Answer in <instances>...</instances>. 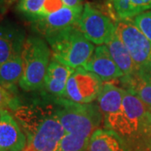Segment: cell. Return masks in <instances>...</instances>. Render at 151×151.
Instances as JSON below:
<instances>
[{"label":"cell","instance_id":"obj_1","mask_svg":"<svg viewBox=\"0 0 151 151\" xmlns=\"http://www.w3.org/2000/svg\"><path fill=\"white\" fill-rule=\"evenodd\" d=\"M14 117L26 135L24 151H55L65 131L52 103L20 105Z\"/></svg>","mask_w":151,"mask_h":151},{"label":"cell","instance_id":"obj_2","mask_svg":"<svg viewBox=\"0 0 151 151\" xmlns=\"http://www.w3.org/2000/svg\"><path fill=\"white\" fill-rule=\"evenodd\" d=\"M130 151H151V110L130 89H126L119 113L103 119Z\"/></svg>","mask_w":151,"mask_h":151},{"label":"cell","instance_id":"obj_3","mask_svg":"<svg viewBox=\"0 0 151 151\" xmlns=\"http://www.w3.org/2000/svg\"><path fill=\"white\" fill-rule=\"evenodd\" d=\"M55 60L72 69L81 67L92 56L94 45L87 40L76 25L45 36Z\"/></svg>","mask_w":151,"mask_h":151},{"label":"cell","instance_id":"obj_4","mask_svg":"<svg viewBox=\"0 0 151 151\" xmlns=\"http://www.w3.org/2000/svg\"><path fill=\"white\" fill-rule=\"evenodd\" d=\"M53 101L65 133L90 139L99 129L103 115L98 104L76 103L64 97H55Z\"/></svg>","mask_w":151,"mask_h":151},{"label":"cell","instance_id":"obj_5","mask_svg":"<svg viewBox=\"0 0 151 151\" xmlns=\"http://www.w3.org/2000/svg\"><path fill=\"white\" fill-rule=\"evenodd\" d=\"M50 49L41 38H26L22 50L23 74L19 86L24 92L40 90L50 64Z\"/></svg>","mask_w":151,"mask_h":151},{"label":"cell","instance_id":"obj_6","mask_svg":"<svg viewBox=\"0 0 151 151\" xmlns=\"http://www.w3.org/2000/svg\"><path fill=\"white\" fill-rule=\"evenodd\" d=\"M116 33L129 50L137 70L151 66V42L135 25L133 19L115 22Z\"/></svg>","mask_w":151,"mask_h":151},{"label":"cell","instance_id":"obj_7","mask_svg":"<svg viewBox=\"0 0 151 151\" xmlns=\"http://www.w3.org/2000/svg\"><path fill=\"white\" fill-rule=\"evenodd\" d=\"M76 26L87 40L93 45H107L116 33V25L111 18L86 4Z\"/></svg>","mask_w":151,"mask_h":151},{"label":"cell","instance_id":"obj_8","mask_svg":"<svg viewBox=\"0 0 151 151\" xmlns=\"http://www.w3.org/2000/svg\"><path fill=\"white\" fill-rule=\"evenodd\" d=\"M103 84L99 76L78 67L70 75L63 97L76 103H91L97 99Z\"/></svg>","mask_w":151,"mask_h":151},{"label":"cell","instance_id":"obj_9","mask_svg":"<svg viewBox=\"0 0 151 151\" xmlns=\"http://www.w3.org/2000/svg\"><path fill=\"white\" fill-rule=\"evenodd\" d=\"M83 9L82 5L77 7L64 6L55 12L33 21V25L38 32L45 36L70 26L76 25Z\"/></svg>","mask_w":151,"mask_h":151},{"label":"cell","instance_id":"obj_10","mask_svg":"<svg viewBox=\"0 0 151 151\" xmlns=\"http://www.w3.org/2000/svg\"><path fill=\"white\" fill-rule=\"evenodd\" d=\"M27 144L14 116L9 110L0 109V151H24Z\"/></svg>","mask_w":151,"mask_h":151},{"label":"cell","instance_id":"obj_11","mask_svg":"<svg viewBox=\"0 0 151 151\" xmlns=\"http://www.w3.org/2000/svg\"><path fill=\"white\" fill-rule=\"evenodd\" d=\"M82 67L99 76L103 81H110L124 76L114 62L106 45L97 46L92 56Z\"/></svg>","mask_w":151,"mask_h":151},{"label":"cell","instance_id":"obj_12","mask_svg":"<svg viewBox=\"0 0 151 151\" xmlns=\"http://www.w3.org/2000/svg\"><path fill=\"white\" fill-rule=\"evenodd\" d=\"M25 40L22 28L11 23L0 24V65L21 54Z\"/></svg>","mask_w":151,"mask_h":151},{"label":"cell","instance_id":"obj_13","mask_svg":"<svg viewBox=\"0 0 151 151\" xmlns=\"http://www.w3.org/2000/svg\"><path fill=\"white\" fill-rule=\"evenodd\" d=\"M75 69L52 60L44 80L43 87L45 92L55 97H63L65 87L70 75Z\"/></svg>","mask_w":151,"mask_h":151},{"label":"cell","instance_id":"obj_14","mask_svg":"<svg viewBox=\"0 0 151 151\" xmlns=\"http://www.w3.org/2000/svg\"><path fill=\"white\" fill-rule=\"evenodd\" d=\"M126 89L114 85L110 81L103 84L97 97L98 106L103 115V119L119 113L123 107Z\"/></svg>","mask_w":151,"mask_h":151},{"label":"cell","instance_id":"obj_15","mask_svg":"<svg viewBox=\"0 0 151 151\" xmlns=\"http://www.w3.org/2000/svg\"><path fill=\"white\" fill-rule=\"evenodd\" d=\"M124 88L130 89L151 110V67L139 69L133 75L121 77Z\"/></svg>","mask_w":151,"mask_h":151},{"label":"cell","instance_id":"obj_16","mask_svg":"<svg viewBox=\"0 0 151 151\" xmlns=\"http://www.w3.org/2000/svg\"><path fill=\"white\" fill-rule=\"evenodd\" d=\"M109 14L116 22L132 19L144 11L151 9V0H108Z\"/></svg>","mask_w":151,"mask_h":151},{"label":"cell","instance_id":"obj_17","mask_svg":"<svg viewBox=\"0 0 151 151\" xmlns=\"http://www.w3.org/2000/svg\"><path fill=\"white\" fill-rule=\"evenodd\" d=\"M87 151H130L122 139L113 130L99 129L92 135Z\"/></svg>","mask_w":151,"mask_h":151},{"label":"cell","instance_id":"obj_18","mask_svg":"<svg viewBox=\"0 0 151 151\" xmlns=\"http://www.w3.org/2000/svg\"><path fill=\"white\" fill-rule=\"evenodd\" d=\"M22 55H17L0 65V85L14 93L23 74Z\"/></svg>","mask_w":151,"mask_h":151},{"label":"cell","instance_id":"obj_19","mask_svg":"<svg viewBox=\"0 0 151 151\" xmlns=\"http://www.w3.org/2000/svg\"><path fill=\"white\" fill-rule=\"evenodd\" d=\"M106 45L108 46V50L114 62L122 70L124 76L133 75L137 70V67L129 50L119 39L117 33L114 34L113 38Z\"/></svg>","mask_w":151,"mask_h":151},{"label":"cell","instance_id":"obj_20","mask_svg":"<svg viewBox=\"0 0 151 151\" xmlns=\"http://www.w3.org/2000/svg\"><path fill=\"white\" fill-rule=\"evenodd\" d=\"M90 139L65 133L55 151H87Z\"/></svg>","mask_w":151,"mask_h":151},{"label":"cell","instance_id":"obj_21","mask_svg":"<svg viewBox=\"0 0 151 151\" xmlns=\"http://www.w3.org/2000/svg\"><path fill=\"white\" fill-rule=\"evenodd\" d=\"M46 0H19L17 4V10L32 21L40 17Z\"/></svg>","mask_w":151,"mask_h":151},{"label":"cell","instance_id":"obj_22","mask_svg":"<svg viewBox=\"0 0 151 151\" xmlns=\"http://www.w3.org/2000/svg\"><path fill=\"white\" fill-rule=\"evenodd\" d=\"M20 105L21 102L14 93H12L0 85V109H7L14 113Z\"/></svg>","mask_w":151,"mask_h":151},{"label":"cell","instance_id":"obj_23","mask_svg":"<svg viewBox=\"0 0 151 151\" xmlns=\"http://www.w3.org/2000/svg\"><path fill=\"white\" fill-rule=\"evenodd\" d=\"M133 19L135 25L151 42V11L141 13Z\"/></svg>","mask_w":151,"mask_h":151},{"label":"cell","instance_id":"obj_24","mask_svg":"<svg viewBox=\"0 0 151 151\" xmlns=\"http://www.w3.org/2000/svg\"><path fill=\"white\" fill-rule=\"evenodd\" d=\"M65 5H64V4L62 3L61 0H46L45 4H44L43 8H42V10L40 12V14L39 18L46 16L50 14L61 9Z\"/></svg>","mask_w":151,"mask_h":151},{"label":"cell","instance_id":"obj_25","mask_svg":"<svg viewBox=\"0 0 151 151\" xmlns=\"http://www.w3.org/2000/svg\"><path fill=\"white\" fill-rule=\"evenodd\" d=\"M17 1L18 0H0V14H5L8 9Z\"/></svg>","mask_w":151,"mask_h":151},{"label":"cell","instance_id":"obj_26","mask_svg":"<svg viewBox=\"0 0 151 151\" xmlns=\"http://www.w3.org/2000/svg\"><path fill=\"white\" fill-rule=\"evenodd\" d=\"M64 5L67 7H77L81 5V1L82 0H61Z\"/></svg>","mask_w":151,"mask_h":151},{"label":"cell","instance_id":"obj_27","mask_svg":"<svg viewBox=\"0 0 151 151\" xmlns=\"http://www.w3.org/2000/svg\"><path fill=\"white\" fill-rule=\"evenodd\" d=\"M150 67H151V66H150Z\"/></svg>","mask_w":151,"mask_h":151}]
</instances>
